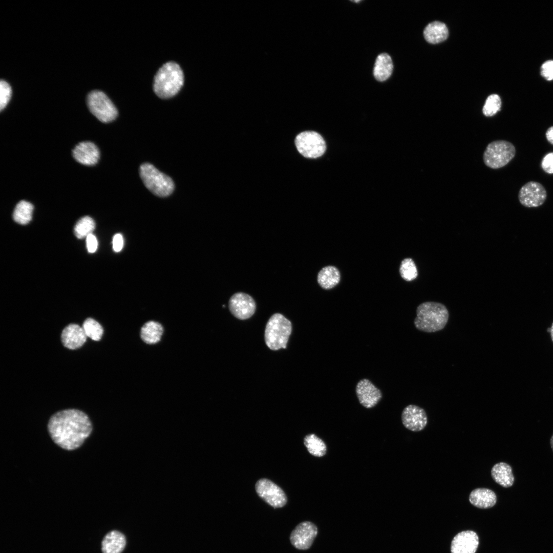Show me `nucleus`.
I'll use <instances>...</instances> for the list:
<instances>
[{
	"mask_svg": "<svg viewBox=\"0 0 553 553\" xmlns=\"http://www.w3.org/2000/svg\"><path fill=\"white\" fill-rule=\"evenodd\" d=\"M49 435L58 446L68 451L79 448L89 437L93 430L88 416L76 409L58 411L50 418L48 424Z\"/></svg>",
	"mask_w": 553,
	"mask_h": 553,
	"instance_id": "1",
	"label": "nucleus"
},
{
	"mask_svg": "<svg viewBox=\"0 0 553 553\" xmlns=\"http://www.w3.org/2000/svg\"><path fill=\"white\" fill-rule=\"evenodd\" d=\"M449 317V313L445 305L437 302H426L417 307L414 324L421 331L435 332L445 327Z\"/></svg>",
	"mask_w": 553,
	"mask_h": 553,
	"instance_id": "2",
	"label": "nucleus"
},
{
	"mask_svg": "<svg viewBox=\"0 0 553 553\" xmlns=\"http://www.w3.org/2000/svg\"><path fill=\"white\" fill-rule=\"evenodd\" d=\"M184 82V75L180 67L175 62L163 65L157 72L153 89L161 98H169L178 93Z\"/></svg>",
	"mask_w": 553,
	"mask_h": 553,
	"instance_id": "3",
	"label": "nucleus"
},
{
	"mask_svg": "<svg viewBox=\"0 0 553 553\" xmlns=\"http://www.w3.org/2000/svg\"><path fill=\"white\" fill-rule=\"evenodd\" d=\"M292 331L290 321L283 315L276 313L268 320L265 330V341L272 350L285 349Z\"/></svg>",
	"mask_w": 553,
	"mask_h": 553,
	"instance_id": "4",
	"label": "nucleus"
},
{
	"mask_svg": "<svg viewBox=\"0 0 553 553\" xmlns=\"http://www.w3.org/2000/svg\"><path fill=\"white\" fill-rule=\"evenodd\" d=\"M140 177L146 188L155 195L164 197L171 195L174 189L172 179L148 163L141 165Z\"/></svg>",
	"mask_w": 553,
	"mask_h": 553,
	"instance_id": "5",
	"label": "nucleus"
},
{
	"mask_svg": "<svg viewBox=\"0 0 553 553\" xmlns=\"http://www.w3.org/2000/svg\"><path fill=\"white\" fill-rule=\"evenodd\" d=\"M516 150L511 142L503 140L489 143L484 154V162L488 167L497 169L507 165L515 156Z\"/></svg>",
	"mask_w": 553,
	"mask_h": 553,
	"instance_id": "6",
	"label": "nucleus"
},
{
	"mask_svg": "<svg viewBox=\"0 0 553 553\" xmlns=\"http://www.w3.org/2000/svg\"><path fill=\"white\" fill-rule=\"evenodd\" d=\"M87 104L90 112L102 122H111L117 116L118 112L115 106L101 91H91L87 96Z\"/></svg>",
	"mask_w": 553,
	"mask_h": 553,
	"instance_id": "7",
	"label": "nucleus"
},
{
	"mask_svg": "<svg viewBox=\"0 0 553 553\" xmlns=\"http://www.w3.org/2000/svg\"><path fill=\"white\" fill-rule=\"evenodd\" d=\"M295 144L299 153L308 158L321 156L326 148L323 138L314 131H305L299 134L295 138Z\"/></svg>",
	"mask_w": 553,
	"mask_h": 553,
	"instance_id": "8",
	"label": "nucleus"
},
{
	"mask_svg": "<svg viewBox=\"0 0 553 553\" xmlns=\"http://www.w3.org/2000/svg\"><path fill=\"white\" fill-rule=\"evenodd\" d=\"M256 490L259 497L274 508L282 507L287 502L284 491L267 479L258 480L256 484Z\"/></svg>",
	"mask_w": 553,
	"mask_h": 553,
	"instance_id": "9",
	"label": "nucleus"
},
{
	"mask_svg": "<svg viewBox=\"0 0 553 553\" xmlns=\"http://www.w3.org/2000/svg\"><path fill=\"white\" fill-rule=\"evenodd\" d=\"M547 198V192L540 183L531 181L524 184L520 189L518 199L523 206L531 208L542 205Z\"/></svg>",
	"mask_w": 553,
	"mask_h": 553,
	"instance_id": "10",
	"label": "nucleus"
},
{
	"mask_svg": "<svg viewBox=\"0 0 553 553\" xmlns=\"http://www.w3.org/2000/svg\"><path fill=\"white\" fill-rule=\"evenodd\" d=\"M317 533V527L314 523L304 521L299 523L292 531L290 541L296 548L306 550L311 546Z\"/></svg>",
	"mask_w": 553,
	"mask_h": 553,
	"instance_id": "11",
	"label": "nucleus"
},
{
	"mask_svg": "<svg viewBox=\"0 0 553 553\" xmlns=\"http://www.w3.org/2000/svg\"><path fill=\"white\" fill-rule=\"evenodd\" d=\"M229 309L231 314L239 320H246L255 312L256 305L253 299L245 293L237 292L229 300Z\"/></svg>",
	"mask_w": 553,
	"mask_h": 553,
	"instance_id": "12",
	"label": "nucleus"
},
{
	"mask_svg": "<svg viewBox=\"0 0 553 553\" xmlns=\"http://www.w3.org/2000/svg\"><path fill=\"white\" fill-rule=\"evenodd\" d=\"M355 392L359 403L367 409L375 407L382 398L380 389L367 378L361 379L357 383Z\"/></svg>",
	"mask_w": 553,
	"mask_h": 553,
	"instance_id": "13",
	"label": "nucleus"
},
{
	"mask_svg": "<svg viewBox=\"0 0 553 553\" xmlns=\"http://www.w3.org/2000/svg\"><path fill=\"white\" fill-rule=\"evenodd\" d=\"M401 421L407 429L418 432L422 430L428 422L424 410L418 406L409 405L406 407L401 413Z\"/></svg>",
	"mask_w": 553,
	"mask_h": 553,
	"instance_id": "14",
	"label": "nucleus"
},
{
	"mask_svg": "<svg viewBox=\"0 0 553 553\" xmlns=\"http://www.w3.org/2000/svg\"><path fill=\"white\" fill-rule=\"evenodd\" d=\"M479 545L477 534L472 530L459 533L453 539L451 553H475Z\"/></svg>",
	"mask_w": 553,
	"mask_h": 553,
	"instance_id": "15",
	"label": "nucleus"
},
{
	"mask_svg": "<svg viewBox=\"0 0 553 553\" xmlns=\"http://www.w3.org/2000/svg\"><path fill=\"white\" fill-rule=\"evenodd\" d=\"M99 155L98 147L90 141L81 142L73 150L74 159L78 162L86 165H93L97 163Z\"/></svg>",
	"mask_w": 553,
	"mask_h": 553,
	"instance_id": "16",
	"label": "nucleus"
},
{
	"mask_svg": "<svg viewBox=\"0 0 553 553\" xmlns=\"http://www.w3.org/2000/svg\"><path fill=\"white\" fill-rule=\"evenodd\" d=\"M63 345L70 349L81 347L86 342L87 336L82 328L77 324H71L66 326L61 333Z\"/></svg>",
	"mask_w": 553,
	"mask_h": 553,
	"instance_id": "17",
	"label": "nucleus"
},
{
	"mask_svg": "<svg viewBox=\"0 0 553 553\" xmlns=\"http://www.w3.org/2000/svg\"><path fill=\"white\" fill-rule=\"evenodd\" d=\"M126 543L125 536L113 530L105 535L101 542L102 553H121Z\"/></svg>",
	"mask_w": 553,
	"mask_h": 553,
	"instance_id": "18",
	"label": "nucleus"
},
{
	"mask_svg": "<svg viewBox=\"0 0 553 553\" xmlns=\"http://www.w3.org/2000/svg\"><path fill=\"white\" fill-rule=\"evenodd\" d=\"M469 501L474 506L480 508H488L497 502V496L492 490L486 488L473 490L469 496Z\"/></svg>",
	"mask_w": 553,
	"mask_h": 553,
	"instance_id": "19",
	"label": "nucleus"
},
{
	"mask_svg": "<svg viewBox=\"0 0 553 553\" xmlns=\"http://www.w3.org/2000/svg\"><path fill=\"white\" fill-rule=\"evenodd\" d=\"M493 479L501 486L507 488L512 486L515 481L512 468L507 463L501 462L495 464L491 470Z\"/></svg>",
	"mask_w": 553,
	"mask_h": 553,
	"instance_id": "20",
	"label": "nucleus"
},
{
	"mask_svg": "<svg viewBox=\"0 0 553 553\" xmlns=\"http://www.w3.org/2000/svg\"><path fill=\"white\" fill-rule=\"evenodd\" d=\"M423 35L428 42L436 44L444 41L448 38L449 31L444 23L435 21L426 26L423 31Z\"/></svg>",
	"mask_w": 553,
	"mask_h": 553,
	"instance_id": "21",
	"label": "nucleus"
},
{
	"mask_svg": "<svg viewBox=\"0 0 553 553\" xmlns=\"http://www.w3.org/2000/svg\"><path fill=\"white\" fill-rule=\"evenodd\" d=\"M340 279L339 271L333 266H327L323 267L320 270L317 276V281L320 286L327 290L336 286L339 282Z\"/></svg>",
	"mask_w": 553,
	"mask_h": 553,
	"instance_id": "22",
	"label": "nucleus"
},
{
	"mask_svg": "<svg viewBox=\"0 0 553 553\" xmlns=\"http://www.w3.org/2000/svg\"><path fill=\"white\" fill-rule=\"evenodd\" d=\"M393 65L391 57L387 53L379 54L374 64L373 75L379 81L387 80L391 75Z\"/></svg>",
	"mask_w": 553,
	"mask_h": 553,
	"instance_id": "23",
	"label": "nucleus"
},
{
	"mask_svg": "<svg viewBox=\"0 0 553 553\" xmlns=\"http://www.w3.org/2000/svg\"><path fill=\"white\" fill-rule=\"evenodd\" d=\"M162 326L155 321H149L141 327L140 336L142 340L147 344H155L159 342L163 334Z\"/></svg>",
	"mask_w": 553,
	"mask_h": 553,
	"instance_id": "24",
	"label": "nucleus"
},
{
	"mask_svg": "<svg viewBox=\"0 0 553 553\" xmlns=\"http://www.w3.org/2000/svg\"><path fill=\"white\" fill-rule=\"evenodd\" d=\"M304 443L309 453L315 457H321L326 454V444L314 434L306 435L304 438Z\"/></svg>",
	"mask_w": 553,
	"mask_h": 553,
	"instance_id": "25",
	"label": "nucleus"
},
{
	"mask_svg": "<svg viewBox=\"0 0 553 553\" xmlns=\"http://www.w3.org/2000/svg\"><path fill=\"white\" fill-rule=\"evenodd\" d=\"M33 208V205L30 202L25 200L19 201L13 211L14 220L20 224H27L32 219Z\"/></svg>",
	"mask_w": 553,
	"mask_h": 553,
	"instance_id": "26",
	"label": "nucleus"
},
{
	"mask_svg": "<svg viewBox=\"0 0 553 553\" xmlns=\"http://www.w3.org/2000/svg\"><path fill=\"white\" fill-rule=\"evenodd\" d=\"M95 227L94 220L89 216L79 219L74 227V233L77 238L82 239L92 233Z\"/></svg>",
	"mask_w": 553,
	"mask_h": 553,
	"instance_id": "27",
	"label": "nucleus"
},
{
	"mask_svg": "<svg viewBox=\"0 0 553 553\" xmlns=\"http://www.w3.org/2000/svg\"><path fill=\"white\" fill-rule=\"evenodd\" d=\"M82 327L87 336L94 341H99L103 335L102 327L93 318H87L84 321Z\"/></svg>",
	"mask_w": 553,
	"mask_h": 553,
	"instance_id": "28",
	"label": "nucleus"
},
{
	"mask_svg": "<svg viewBox=\"0 0 553 553\" xmlns=\"http://www.w3.org/2000/svg\"><path fill=\"white\" fill-rule=\"evenodd\" d=\"M399 272L401 278L407 281H411L418 275L416 266L411 258H406L401 263Z\"/></svg>",
	"mask_w": 553,
	"mask_h": 553,
	"instance_id": "29",
	"label": "nucleus"
},
{
	"mask_svg": "<svg viewBox=\"0 0 553 553\" xmlns=\"http://www.w3.org/2000/svg\"><path fill=\"white\" fill-rule=\"evenodd\" d=\"M501 100L497 94H492L486 99L483 108V114L487 117L493 116L501 109Z\"/></svg>",
	"mask_w": 553,
	"mask_h": 553,
	"instance_id": "30",
	"label": "nucleus"
},
{
	"mask_svg": "<svg viewBox=\"0 0 553 553\" xmlns=\"http://www.w3.org/2000/svg\"><path fill=\"white\" fill-rule=\"evenodd\" d=\"M12 90L9 84L1 80L0 82V109L2 111L10 99Z\"/></svg>",
	"mask_w": 553,
	"mask_h": 553,
	"instance_id": "31",
	"label": "nucleus"
},
{
	"mask_svg": "<svg viewBox=\"0 0 553 553\" xmlns=\"http://www.w3.org/2000/svg\"><path fill=\"white\" fill-rule=\"evenodd\" d=\"M542 169L546 173L553 174V152H550L546 154L542 159L541 162Z\"/></svg>",
	"mask_w": 553,
	"mask_h": 553,
	"instance_id": "32",
	"label": "nucleus"
},
{
	"mask_svg": "<svg viewBox=\"0 0 553 553\" xmlns=\"http://www.w3.org/2000/svg\"><path fill=\"white\" fill-rule=\"evenodd\" d=\"M541 75L547 80H553V60L544 62L541 68Z\"/></svg>",
	"mask_w": 553,
	"mask_h": 553,
	"instance_id": "33",
	"label": "nucleus"
},
{
	"mask_svg": "<svg viewBox=\"0 0 553 553\" xmlns=\"http://www.w3.org/2000/svg\"><path fill=\"white\" fill-rule=\"evenodd\" d=\"M86 244L89 252L94 253L96 251L98 246V242L93 234L91 233L86 237Z\"/></svg>",
	"mask_w": 553,
	"mask_h": 553,
	"instance_id": "34",
	"label": "nucleus"
},
{
	"mask_svg": "<svg viewBox=\"0 0 553 553\" xmlns=\"http://www.w3.org/2000/svg\"><path fill=\"white\" fill-rule=\"evenodd\" d=\"M113 248L114 251L118 252L120 251L124 244L122 236L120 233L116 234L113 238Z\"/></svg>",
	"mask_w": 553,
	"mask_h": 553,
	"instance_id": "35",
	"label": "nucleus"
},
{
	"mask_svg": "<svg viewBox=\"0 0 553 553\" xmlns=\"http://www.w3.org/2000/svg\"><path fill=\"white\" fill-rule=\"evenodd\" d=\"M545 137L547 141L553 145V126L547 129L545 133Z\"/></svg>",
	"mask_w": 553,
	"mask_h": 553,
	"instance_id": "36",
	"label": "nucleus"
},
{
	"mask_svg": "<svg viewBox=\"0 0 553 553\" xmlns=\"http://www.w3.org/2000/svg\"><path fill=\"white\" fill-rule=\"evenodd\" d=\"M550 328V330L549 332L550 333L551 338L552 341L553 342V323H552L551 326V327Z\"/></svg>",
	"mask_w": 553,
	"mask_h": 553,
	"instance_id": "37",
	"label": "nucleus"
},
{
	"mask_svg": "<svg viewBox=\"0 0 553 553\" xmlns=\"http://www.w3.org/2000/svg\"><path fill=\"white\" fill-rule=\"evenodd\" d=\"M550 446H551V449H552V450L553 451V434L552 435V436H551V437L550 438Z\"/></svg>",
	"mask_w": 553,
	"mask_h": 553,
	"instance_id": "38",
	"label": "nucleus"
},
{
	"mask_svg": "<svg viewBox=\"0 0 553 553\" xmlns=\"http://www.w3.org/2000/svg\"><path fill=\"white\" fill-rule=\"evenodd\" d=\"M353 2H356H356H360V1H353Z\"/></svg>",
	"mask_w": 553,
	"mask_h": 553,
	"instance_id": "39",
	"label": "nucleus"
}]
</instances>
